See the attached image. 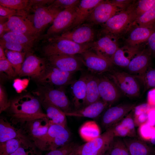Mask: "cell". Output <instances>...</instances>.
<instances>
[{"label": "cell", "mask_w": 155, "mask_h": 155, "mask_svg": "<svg viewBox=\"0 0 155 155\" xmlns=\"http://www.w3.org/2000/svg\"><path fill=\"white\" fill-rule=\"evenodd\" d=\"M10 101L7 111L10 122L19 126L28 121L38 118H48L42 109L38 97L30 94L19 96Z\"/></svg>", "instance_id": "cell-1"}, {"label": "cell", "mask_w": 155, "mask_h": 155, "mask_svg": "<svg viewBox=\"0 0 155 155\" xmlns=\"http://www.w3.org/2000/svg\"><path fill=\"white\" fill-rule=\"evenodd\" d=\"M135 8V3L133 2L126 9L112 17L102 24L101 34L111 36L117 39L133 26L137 18Z\"/></svg>", "instance_id": "cell-2"}, {"label": "cell", "mask_w": 155, "mask_h": 155, "mask_svg": "<svg viewBox=\"0 0 155 155\" xmlns=\"http://www.w3.org/2000/svg\"><path fill=\"white\" fill-rule=\"evenodd\" d=\"M42 48L43 54L47 57L55 55H75L90 49L92 43L83 44L56 36L48 38Z\"/></svg>", "instance_id": "cell-3"}, {"label": "cell", "mask_w": 155, "mask_h": 155, "mask_svg": "<svg viewBox=\"0 0 155 155\" xmlns=\"http://www.w3.org/2000/svg\"><path fill=\"white\" fill-rule=\"evenodd\" d=\"M70 139V133L66 127L59 125H52L38 142L36 148L40 151H49L68 144Z\"/></svg>", "instance_id": "cell-4"}, {"label": "cell", "mask_w": 155, "mask_h": 155, "mask_svg": "<svg viewBox=\"0 0 155 155\" xmlns=\"http://www.w3.org/2000/svg\"><path fill=\"white\" fill-rule=\"evenodd\" d=\"M108 72V76L126 96L134 98L139 95L140 87L134 75L125 71L112 70Z\"/></svg>", "instance_id": "cell-5"}, {"label": "cell", "mask_w": 155, "mask_h": 155, "mask_svg": "<svg viewBox=\"0 0 155 155\" xmlns=\"http://www.w3.org/2000/svg\"><path fill=\"white\" fill-rule=\"evenodd\" d=\"M63 89L42 85L34 94L47 100L64 113L71 112L73 111L71 104Z\"/></svg>", "instance_id": "cell-6"}, {"label": "cell", "mask_w": 155, "mask_h": 155, "mask_svg": "<svg viewBox=\"0 0 155 155\" xmlns=\"http://www.w3.org/2000/svg\"><path fill=\"white\" fill-rule=\"evenodd\" d=\"M114 137L110 128L98 137L78 147L75 153L79 155H103L107 151Z\"/></svg>", "instance_id": "cell-7"}, {"label": "cell", "mask_w": 155, "mask_h": 155, "mask_svg": "<svg viewBox=\"0 0 155 155\" xmlns=\"http://www.w3.org/2000/svg\"><path fill=\"white\" fill-rule=\"evenodd\" d=\"M47 64L44 74L36 80L38 83L42 85L59 88L71 85L75 80L73 77L75 73L65 71Z\"/></svg>", "instance_id": "cell-8"}, {"label": "cell", "mask_w": 155, "mask_h": 155, "mask_svg": "<svg viewBox=\"0 0 155 155\" xmlns=\"http://www.w3.org/2000/svg\"><path fill=\"white\" fill-rule=\"evenodd\" d=\"M51 125L48 118H41L26 121L19 125L18 128L36 148L37 144L46 133Z\"/></svg>", "instance_id": "cell-9"}, {"label": "cell", "mask_w": 155, "mask_h": 155, "mask_svg": "<svg viewBox=\"0 0 155 155\" xmlns=\"http://www.w3.org/2000/svg\"><path fill=\"white\" fill-rule=\"evenodd\" d=\"M79 3L63 10L58 13L44 36L45 38L56 36L67 30L73 22Z\"/></svg>", "instance_id": "cell-10"}, {"label": "cell", "mask_w": 155, "mask_h": 155, "mask_svg": "<svg viewBox=\"0 0 155 155\" xmlns=\"http://www.w3.org/2000/svg\"><path fill=\"white\" fill-rule=\"evenodd\" d=\"M79 57L90 73L96 75L112 70L113 64L110 60L89 49L80 54Z\"/></svg>", "instance_id": "cell-11"}, {"label": "cell", "mask_w": 155, "mask_h": 155, "mask_svg": "<svg viewBox=\"0 0 155 155\" xmlns=\"http://www.w3.org/2000/svg\"><path fill=\"white\" fill-rule=\"evenodd\" d=\"M18 138L23 146L35 153L36 149L31 141L22 132L19 128H16L5 117H0V143L13 138Z\"/></svg>", "instance_id": "cell-12"}, {"label": "cell", "mask_w": 155, "mask_h": 155, "mask_svg": "<svg viewBox=\"0 0 155 155\" xmlns=\"http://www.w3.org/2000/svg\"><path fill=\"white\" fill-rule=\"evenodd\" d=\"M26 54L18 75L30 76L36 80L44 74L47 64L43 59L30 52Z\"/></svg>", "instance_id": "cell-13"}, {"label": "cell", "mask_w": 155, "mask_h": 155, "mask_svg": "<svg viewBox=\"0 0 155 155\" xmlns=\"http://www.w3.org/2000/svg\"><path fill=\"white\" fill-rule=\"evenodd\" d=\"M123 11L111 1L102 0L94 8L87 20L92 25L103 24L112 17Z\"/></svg>", "instance_id": "cell-14"}, {"label": "cell", "mask_w": 155, "mask_h": 155, "mask_svg": "<svg viewBox=\"0 0 155 155\" xmlns=\"http://www.w3.org/2000/svg\"><path fill=\"white\" fill-rule=\"evenodd\" d=\"M46 57L48 64L63 70L72 73L82 71L83 64L75 55H55Z\"/></svg>", "instance_id": "cell-15"}, {"label": "cell", "mask_w": 155, "mask_h": 155, "mask_svg": "<svg viewBox=\"0 0 155 155\" xmlns=\"http://www.w3.org/2000/svg\"><path fill=\"white\" fill-rule=\"evenodd\" d=\"M95 35L96 32L93 25L85 23L57 36L78 44H83L92 42Z\"/></svg>", "instance_id": "cell-16"}, {"label": "cell", "mask_w": 155, "mask_h": 155, "mask_svg": "<svg viewBox=\"0 0 155 155\" xmlns=\"http://www.w3.org/2000/svg\"><path fill=\"white\" fill-rule=\"evenodd\" d=\"M135 106L134 104L125 103L109 108L102 117L103 127L106 130L110 128L127 115Z\"/></svg>", "instance_id": "cell-17"}, {"label": "cell", "mask_w": 155, "mask_h": 155, "mask_svg": "<svg viewBox=\"0 0 155 155\" xmlns=\"http://www.w3.org/2000/svg\"><path fill=\"white\" fill-rule=\"evenodd\" d=\"M61 11L52 4L34 10L32 23L38 34L47 25L53 22Z\"/></svg>", "instance_id": "cell-18"}, {"label": "cell", "mask_w": 155, "mask_h": 155, "mask_svg": "<svg viewBox=\"0 0 155 155\" xmlns=\"http://www.w3.org/2000/svg\"><path fill=\"white\" fill-rule=\"evenodd\" d=\"M102 74L97 75L100 95L103 101L110 105L119 98L121 92L108 76Z\"/></svg>", "instance_id": "cell-19"}, {"label": "cell", "mask_w": 155, "mask_h": 155, "mask_svg": "<svg viewBox=\"0 0 155 155\" xmlns=\"http://www.w3.org/2000/svg\"><path fill=\"white\" fill-rule=\"evenodd\" d=\"M117 39L111 36L102 35L91 44L90 50L110 60L119 47Z\"/></svg>", "instance_id": "cell-20"}, {"label": "cell", "mask_w": 155, "mask_h": 155, "mask_svg": "<svg viewBox=\"0 0 155 155\" xmlns=\"http://www.w3.org/2000/svg\"><path fill=\"white\" fill-rule=\"evenodd\" d=\"M9 31L21 33L32 36H38V34L33 23L24 16H12L6 21Z\"/></svg>", "instance_id": "cell-21"}, {"label": "cell", "mask_w": 155, "mask_h": 155, "mask_svg": "<svg viewBox=\"0 0 155 155\" xmlns=\"http://www.w3.org/2000/svg\"><path fill=\"white\" fill-rule=\"evenodd\" d=\"M151 55L148 48L142 50L131 61L127 67L129 73L136 77L144 74L150 67Z\"/></svg>", "instance_id": "cell-22"}, {"label": "cell", "mask_w": 155, "mask_h": 155, "mask_svg": "<svg viewBox=\"0 0 155 155\" xmlns=\"http://www.w3.org/2000/svg\"><path fill=\"white\" fill-rule=\"evenodd\" d=\"M88 72H82L79 78L71 84V94L73 104L76 110L84 108L86 94Z\"/></svg>", "instance_id": "cell-23"}, {"label": "cell", "mask_w": 155, "mask_h": 155, "mask_svg": "<svg viewBox=\"0 0 155 155\" xmlns=\"http://www.w3.org/2000/svg\"><path fill=\"white\" fill-rule=\"evenodd\" d=\"M102 1V0H80L73 22L65 32L71 30L83 24L87 20L96 7Z\"/></svg>", "instance_id": "cell-24"}, {"label": "cell", "mask_w": 155, "mask_h": 155, "mask_svg": "<svg viewBox=\"0 0 155 155\" xmlns=\"http://www.w3.org/2000/svg\"><path fill=\"white\" fill-rule=\"evenodd\" d=\"M142 50L139 46L131 47L127 45L119 47L112 57L111 61L118 66L127 67L131 61Z\"/></svg>", "instance_id": "cell-25"}, {"label": "cell", "mask_w": 155, "mask_h": 155, "mask_svg": "<svg viewBox=\"0 0 155 155\" xmlns=\"http://www.w3.org/2000/svg\"><path fill=\"white\" fill-rule=\"evenodd\" d=\"M37 96L46 111L51 125L57 124L66 127V116L64 113L47 100L41 96Z\"/></svg>", "instance_id": "cell-26"}, {"label": "cell", "mask_w": 155, "mask_h": 155, "mask_svg": "<svg viewBox=\"0 0 155 155\" xmlns=\"http://www.w3.org/2000/svg\"><path fill=\"white\" fill-rule=\"evenodd\" d=\"M108 106L101 99L80 109L64 113L66 116L94 118L100 115Z\"/></svg>", "instance_id": "cell-27"}, {"label": "cell", "mask_w": 155, "mask_h": 155, "mask_svg": "<svg viewBox=\"0 0 155 155\" xmlns=\"http://www.w3.org/2000/svg\"><path fill=\"white\" fill-rule=\"evenodd\" d=\"M155 31V25L151 27L136 26L126 40L127 45L131 47L139 46L141 44L147 41Z\"/></svg>", "instance_id": "cell-28"}, {"label": "cell", "mask_w": 155, "mask_h": 155, "mask_svg": "<svg viewBox=\"0 0 155 155\" xmlns=\"http://www.w3.org/2000/svg\"><path fill=\"white\" fill-rule=\"evenodd\" d=\"M130 155H151L155 150L142 140L135 137L123 139Z\"/></svg>", "instance_id": "cell-29"}, {"label": "cell", "mask_w": 155, "mask_h": 155, "mask_svg": "<svg viewBox=\"0 0 155 155\" xmlns=\"http://www.w3.org/2000/svg\"><path fill=\"white\" fill-rule=\"evenodd\" d=\"M98 82L97 75L88 72L84 108L101 99L99 92Z\"/></svg>", "instance_id": "cell-30"}, {"label": "cell", "mask_w": 155, "mask_h": 155, "mask_svg": "<svg viewBox=\"0 0 155 155\" xmlns=\"http://www.w3.org/2000/svg\"><path fill=\"white\" fill-rule=\"evenodd\" d=\"M38 36H32L16 32L9 31L1 37L5 41L13 42L29 47L32 48Z\"/></svg>", "instance_id": "cell-31"}, {"label": "cell", "mask_w": 155, "mask_h": 155, "mask_svg": "<svg viewBox=\"0 0 155 155\" xmlns=\"http://www.w3.org/2000/svg\"><path fill=\"white\" fill-rule=\"evenodd\" d=\"M79 133L82 138L87 142L99 137L100 135V130L95 121H89L81 127Z\"/></svg>", "instance_id": "cell-32"}, {"label": "cell", "mask_w": 155, "mask_h": 155, "mask_svg": "<svg viewBox=\"0 0 155 155\" xmlns=\"http://www.w3.org/2000/svg\"><path fill=\"white\" fill-rule=\"evenodd\" d=\"M5 52L7 60L10 63L17 75L20 72L26 53L6 49Z\"/></svg>", "instance_id": "cell-33"}, {"label": "cell", "mask_w": 155, "mask_h": 155, "mask_svg": "<svg viewBox=\"0 0 155 155\" xmlns=\"http://www.w3.org/2000/svg\"><path fill=\"white\" fill-rule=\"evenodd\" d=\"M155 25V3L148 11L137 17L133 26L151 27Z\"/></svg>", "instance_id": "cell-34"}, {"label": "cell", "mask_w": 155, "mask_h": 155, "mask_svg": "<svg viewBox=\"0 0 155 155\" xmlns=\"http://www.w3.org/2000/svg\"><path fill=\"white\" fill-rule=\"evenodd\" d=\"M107 152L109 155H130L123 139L119 137H114Z\"/></svg>", "instance_id": "cell-35"}, {"label": "cell", "mask_w": 155, "mask_h": 155, "mask_svg": "<svg viewBox=\"0 0 155 155\" xmlns=\"http://www.w3.org/2000/svg\"><path fill=\"white\" fill-rule=\"evenodd\" d=\"M29 0H0V5L18 11L23 16L25 13L24 10L28 11Z\"/></svg>", "instance_id": "cell-36"}, {"label": "cell", "mask_w": 155, "mask_h": 155, "mask_svg": "<svg viewBox=\"0 0 155 155\" xmlns=\"http://www.w3.org/2000/svg\"><path fill=\"white\" fill-rule=\"evenodd\" d=\"M22 145L21 141L13 138L0 143V155H10L16 151Z\"/></svg>", "instance_id": "cell-37"}, {"label": "cell", "mask_w": 155, "mask_h": 155, "mask_svg": "<svg viewBox=\"0 0 155 155\" xmlns=\"http://www.w3.org/2000/svg\"><path fill=\"white\" fill-rule=\"evenodd\" d=\"M136 77L142 82L144 91L155 88V68L150 67L142 75Z\"/></svg>", "instance_id": "cell-38"}, {"label": "cell", "mask_w": 155, "mask_h": 155, "mask_svg": "<svg viewBox=\"0 0 155 155\" xmlns=\"http://www.w3.org/2000/svg\"><path fill=\"white\" fill-rule=\"evenodd\" d=\"M138 133L142 139L150 141L155 137V126L151 125L146 122L138 127Z\"/></svg>", "instance_id": "cell-39"}, {"label": "cell", "mask_w": 155, "mask_h": 155, "mask_svg": "<svg viewBox=\"0 0 155 155\" xmlns=\"http://www.w3.org/2000/svg\"><path fill=\"white\" fill-rule=\"evenodd\" d=\"M78 147L74 143L69 142L57 149L49 151L44 155H71L75 151Z\"/></svg>", "instance_id": "cell-40"}, {"label": "cell", "mask_w": 155, "mask_h": 155, "mask_svg": "<svg viewBox=\"0 0 155 155\" xmlns=\"http://www.w3.org/2000/svg\"><path fill=\"white\" fill-rule=\"evenodd\" d=\"M0 46L3 49L9 50L25 53L30 52L31 48L24 45L5 41L1 39L0 40Z\"/></svg>", "instance_id": "cell-41"}, {"label": "cell", "mask_w": 155, "mask_h": 155, "mask_svg": "<svg viewBox=\"0 0 155 155\" xmlns=\"http://www.w3.org/2000/svg\"><path fill=\"white\" fill-rule=\"evenodd\" d=\"M119 122L129 131L130 134V137H136L133 110L120 121Z\"/></svg>", "instance_id": "cell-42"}, {"label": "cell", "mask_w": 155, "mask_h": 155, "mask_svg": "<svg viewBox=\"0 0 155 155\" xmlns=\"http://www.w3.org/2000/svg\"><path fill=\"white\" fill-rule=\"evenodd\" d=\"M155 3V0H140L135 3L137 18L149 10Z\"/></svg>", "instance_id": "cell-43"}, {"label": "cell", "mask_w": 155, "mask_h": 155, "mask_svg": "<svg viewBox=\"0 0 155 155\" xmlns=\"http://www.w3.org/2000/svg\"><path fill=\"white\" fill-rule=\"evenodd\" d=\"M110 128H112L114 136L115 137H130L129 131L122 125L119 121Z\"/></svg>", "instance_id": "cell-44"}, {"label": "cell", "mask_w": 155, "mask_h": 155, "mask_svg": "<svg viewBox=\"0 0 155 155\" xmlns=\"http://www.w3.org/2000/svg\"><path fill=\"white\" fill-rule=\"evenodd\" d=\"M0 71L5 73L10 78L17 75L12 65L7 59L0 60Z\"/></svg>", "instance_id": "cell-45"}, {"label": "cell", "mask_w": 155, "mask_h": 155, "mask_svg": "<svg viewBox=\"0 0 155 155\" xmlns=\"http://www.w3.org/2000/svg\"><path fill=\"white\" fill-rule=\"evenodd\" d=\"M80 0H56L52 3L61 10L67 9L72 6L77 5Z\"/></svg>", "instance_id": "cell-46"}, {"label": "cell", "mask_w": 155, "mask_h": 155, "mask_svg": "<svg viewBox=\"0 0 155 155\" xmlns=\"http://www.w3.org/2000/svg\"><path fill=\"white\" fill-rule=\"evenodd\" d=\"M10 101L8 99L7 95L3 86L0 85V113L5 111L9 107Z\"/></svg>", "instance_id": "cell-47"}, {"label": "cell", "mask_w": 155, "mask_h": 155, "mask_svg": "<svg viewBox=\"0 0 155 155\" xmlns=\"http://www.w3.org/2000/svg\"><path fill=\"white\" fill-rule=\"evenodd\" d=\"M55 1L53 0H29L28 11L31 9L34 10L36 8L47 6L52 3Z\"/></svg>", "instance_id": "cell-48"}, {"label": "cell", "mask_w": 155, "mask_h": 155, "mask_svg": "<svg viewBox=\"0 0 155 155\" xmlns=\"http://www.w3.org/2000/svg\"><path fill=\"white\" fill-rule=\"evenodd\" d=\"M151 106L147 103H144L137 106H135L133 109V116H136L144 113H147Z\"/></svg>", "instance_id": "cell-49"}, {"label": "cell", "mask_w": 155, "mask_h": 155, "mask_svg": "<svg viewBox=\"0 0 155 155\" xmlns=\"http://www.w3.org/2000/svg\"><path fill=\"white\" fill-rule=\"evenodd\" d=\"M133 118L135 126L139 127L141 125L147 122L148 113L136 116H133Z\"/></svg>", "instance_id": "cell-50"}, {"label": "cell", "mask_w": 155, "mask_h": 155, "mask_svg": "<svg viewBox=\"0 0 155 155\" xmlns=\"http://www.w3.org/2000/svg\"><path fill=\"white\" fill-rule=\"evenodd\" d=\"M21 15L16 10L12 9L0 5V15L1 16L9 17L15 15Z\"/></svg>", "instance_id": "cell-51"}, {"label": "cell", "mask_w": 155, "mask_h": 155, "mask_svg": "<svg viewBox=\"0 0 155 155\" xmlns=\"http://www.w3.org/2000/svg\"><path fill=\"white\" fill-rule=\"evenodd\" d=\"M111 1L116 6L123 10L127 9L133 2V1L129 0H113Z\"/></svg>", "instance_id": "cell-52"}, {"label": "cell", "mask_w": 155, "mask_h": 155, "mask_svg": "<svg viewBox=\"0 0 155 155\" xmlns=\"http://www.w3.org/2000/svg\"><path fill=\"white\" fill-rule=\"evenodd\" d=\"M33 151L22 145L16 151L10 155H34Z\"/></svg>", "instance_id": "cell-53"}, {"label": "cell", "mask_w": 155, "mask_h": 155, "mask_svg": "<svg viewBox=\"0 0 155 155\" xmlns=\"http://www.w3.org/2000/svg\"><path fill=\"white\" fill-rule=\"evenodd\" d=\"M148 49L152 54L155 55V31L151 34L147 40Z\"/></svg>", "instance_id": "cell-54"}, {"label": "cell", "mask_w": 155, "mask_h": 155, "mask_svg": "<svg viewBox=\"0 0 155 155\" xmlns=\"http://www.w3.org/2000/svg\"><path fill=\"white\" fill-rule=\"evenodd\" d=\"M147 123L151 125L155 126V106H151L148 112Z\"/></svg>", "instance_id": "cell-55"}, {"label": "cell", "mask_w": 155, "mask_h": 155, "mask_svg": "<svg viewBox=\"0 0 155 155\" xmlns=\"http://www.w3.org/2000/svg\"><path fill=\"white\" fill-rule=\"evenodd\" d=\"M147 103L151 106H155V88L150 89L147 95Z\"/></svg>", "instance_id": "cell-56"}, {"label": "cell", "mask_w": 155, "mask_h": 155, "mask_svg": "<svg viewBox=\"0 0 155 155\" xmlns=\"http://www.w3.org/2000/svg\"><path fill=\"white\" fill-rule=\"evenodd\" d=\"M7 59L6 57L4 49L0 46V60H4Z\"/></svg>", "instance_id": "cell-57"}, {"label": "cell", "mask_w": 155, "mask_h": 155, "mask_svg": "<svg viewBox=\"0 0 155 155\" xmlns=\"http://www.w3.org/2000/svg\"><path fill=\"white\" fill-rule=\"evenodd\" d=\"M150 141L152 144L155 145V137L152 138Z\"/></svg>", "instance_id": "cell-58"}, {"label": "cell", "mask_w": 155, "mask_h": 155, "mask_svg": "<svg viewBox=\"0 0 155 155\" xmlns=\"http://www.w3.org/2000/svg\"><path fill=\"white\" fill-rule=\"evenodd\" d=\"M103 155H109V154H108L107 152L105 153L104 154H103Z\"/></svg>", "instance_id": "cell-59"}, {"label": "cell", "mask_w": 155, "mask_h": 155, "mask_svg": "<svg viewBox=\"0 0 155 155\" xmlns=\"http://www.w3.org/2000/svg\"><path fill=\"white\" fill-rule=\"evenodd\" d=\"M151 155H155V151Z\"/></svg>", "instance_id": "cell-60"}, {"label": "cell", "mask_w": 155, "mask_h": 155, "mask_svg": "<svg viewBox=\"0 0 155 155\" xmlns=\"http://www.w3.org/2000/svg\"><path fill=\"white\" fill-rule=\"evenodd\" d=\"M74 153H73L72 154H71V155H74Z\"/></svg>", "instance_id": "cell-61"}]
</instances>
